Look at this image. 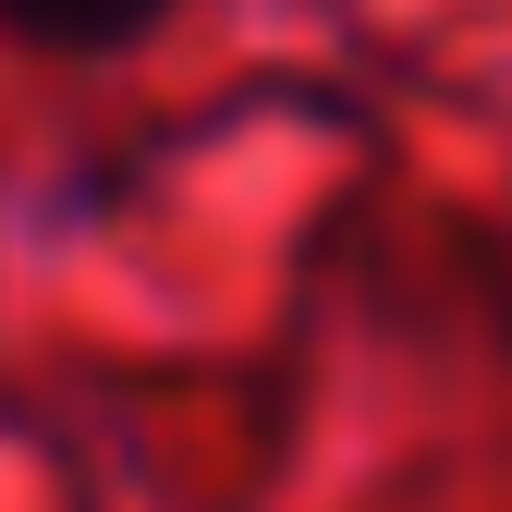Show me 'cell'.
<instances>
[{
  "label": "cell",
  "mask_w": 512,
  "mask_h": 512,
  "mask_svg": "<svg viewBox=\"0 0 512 512\" xmlns=\"http://www.w3.org/2000/svg\"><path fill=\"white\" fill-rule=\"evenodd\" d=\"M183 0H0V37L37 49V61H122L147 49Z\"/></svg>",
  "instance_id": "6da1fadb"
}]
</instances>
